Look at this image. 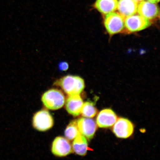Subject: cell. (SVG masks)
<instances>
[{
    "label": "cell",
    "mask_w": 160,
    "mask_h": 160,
    "mask_svg": "<svg viewBox=\"0 0 160 160\" xmlns=\"http://www.w3.org/2000/svg\"><path fill=\"white\" fill-rule=\"evenodd\" d=\"M135 1L138 3L139 2H140L144 1V0H135Z\"/></svg>",
    "instance_id": "d6986e66"
},
{
    "label": "cell",
    "mask_w": 160,
    "mask_h": 160,
    "mask_svg": "<svg viewBox=\"0 0 160 160\" xmlns=\"http://www.w3.org/2000/svg\"><path fill=\"white\" fill-rule=\"evenodd\" d=\"M133 130V125L131 122L123 118L117 119L113 128V133L120 138L126 139L131 137Z\"/></svg>",
    "instance_id": "8992f818"
},
{
    "label": "cell",
    "mask_w": 160,
    "mask_h": 160,
    "mask_svg": "<svg viewBox=\"0 0 160 160\" xmlns=\"http://www.w3.org/2000/svg\"><path fill=\"white\" fill-rule=\"evenodd\" d=\"M80 132L77 125V121H72L66 128L65 132V137L69 141H72Z\"/></svg>",
    "instance_id": "9a60e30c"
},
{
    "label": "cell",
    "mask_w": 160,
    "mask_h": 160,
    "mask_svg": "<svg viewBox=\"0 0 160 160\" xmlns=\"http://www.w3.org/2000/svg\"><path fill=\"white\" fill-rule=\"evenodd\" d=\"M117 119V116L112 110L105 109L102 110L98 115L97 123L99 128H108L113 126Z\"/></svg>",
    "instance_id": "30bf717a"
},
{
    "label": "cell",
    "mask_w": 160,
    "mask_h": 160,
    "mask_svg": "<svg viewBox=\"0 0 160 160\" xmlns=\"http://www.w3.org/2000/svg\"><path fill=\"white\" fill-rule=\"evenodd\" d=\"M138 3L135 0H119L117 9L124 18L135 14L137 11Z\"/></svg>",
    "instance_id": "7c38bea8"
},
{
    "label": "cell",
    "mask_w": 160,
    "mask_h": 160,
    "mask_svg": "<svg viewBox=\"0 0 160 160\" xmlns=\"http://www.w3.org/2000/svg\"><path fill=\"white\" fill-rule=\"evenodd\" d=\"M148 1L153 3H157L159 1V0H148Z\"/></svg>",
    "instance_id": "ac0fdd59"
},
{
    "label": "cell",
    "mask_w": 160,
    "mask_h": 160,
    "mask_svg": "<svg viewBox=\"0 0 160 160\" xmlns=\"http://www.w3.org/2000/svg\"><path fill=\"white\" fill-rule=\"evenodd\" d=\"M106 30L110 35L121 32L125 28V18L119 13H110L106 14L104 21Z\"/></svg>",
    "instance_id": "3957f363"
},
{
    "label": "cell",
    "mask_w": 160,
    "mask_h": 160,
    "mask_svg": "<svg viewBox=\"0 0 160 160\" xmlns=\"http://www.w3.org/2000/svg\"><path fill=\"white\" fill-rule=\"evenodd\" d=\"M118 4L117 0H97L95 7L100 12L106 15L115 11Z\"/></svg>",
    "instance_id": "4fadbf2b"
},
{
    "label": "cell",
    "mask_w": 160,
    "mask_h": 160,
    "mask_svg": "<svg viewBox=\"0 0 160 160\" xmlns=\"http://www.w3.org/2000/svg\"><path fill=\"white\" fill-rule=\"evenodd\" d=\"M97 110L92 103L87 102L83 103L81 113L83 117L93 118L97 115Z\"/></svg>",
    "instance_id": "2e32d148"
},
{
    "label": "cell",
    "mask_w": 160,
    "mask_h": 160,
    "mask_svg": "<svg viewBox=\"0 0 160 160\" xmlns=\"http://www.w3.org/2000/svg\"><path fill=\"white\" fill-rule=\"evenodd\" d=\"M53 124V118L47 110L38 112L33 117V127L38 131H47L51 129Z\"/></svg>",
    "instance_id": "277c9868"
},
{
    "label": "cell",
    "mask_w": 160,
    "mask_h": 160,
    "mask_svg": "<svg viewBox=\"0 0 160 160\" xmlns=\"http://www.w3.org/2000/svg\"><path fill=\"white\" fill-rule=\"evenodd\" d=\"M139 15L148 20H153L159 15V8L155 3L147 1L140 2L137 11Z\"/></svg>",
    "instance_id": "ba28073f"
},
{
    "label": "cell",
    "mask_w": 160,
    "mask_h": 160,
    "mask_svg": "<svg viewBox=\"0 0 160 160\" xmlns=\"http://www.w3.org/2000/svg\"><path fill=\"white\" fill-rule=\"evenodd\" d=\"M66 102V109L70 114L77 117L81 113L83 101L79 94L69 95Z\"/></svg>",
    "instance_id": "8fae6325"
},
{
    "label": "cell",
    "mask_w": 160,
    "mask_h": 160,
    "mask_svg": "<svg viewBox=\"0 0 160 160\" xmlns=\"http://www.w3.org/2000/svg\"><path fill=\"white\" fill-rule=\"evenodd\" d=\"M54 85L60 87L68 95L80 94L84 89L85 82L78 76L68 75L56 81Z\"/></svg>",
    "instance_id": "6da1fadb"
},
{
    "label": "cell",
    "mask_w": 160,
    "mask_h": 160,
    "mask_svg": "<svg viewBox=\"0 0 160 160\" xmlns=\"http://www.w3.org/2000/svg\"><path fill=\"white\" fill-rule=\"evenodd\" d=\"M52 152L58 157H64L73 152V150L68 140L58 137L56 138L52 143Z\"/></svg>",
    "instance_id": "52a82bcc"
},
{
    "label": "cell",
    "mask_w": 160,
    "mask_h": 160,
    "mask_svg": "<svg viewBox=\"0 0 160 160\" xmlns=\"http://www.w3.org/2000/svg\"><path fill=\"white\" fill-rule=\"evenodd\" d=\"M42 101L47 108L56 110L61 108L64 105L65 98L60 90L51 89L43 94Z\"/></svg>",
    "instance_id": "7a4b0ae2"
},
{
    "label": "cell",
    "mask_w": 160,
    "mask_h": 160,
    "mask_svg": "<svg viewBox=\"0 0 160 160\" xmlns=\"http://www.w3.org/2000/svg\"><path fill=\"white\" fill-rule=\"evenodd\" d=\"M77 122L80 133L89 140L92 138L97 128L94 120L82 118L78 120Z\"/></svg>",
    "instance_id": "9c48e42d"
},
{
    "label": "cell",
    "mask_w": 160,
    "mask_h": 160,
    "mask_svg": "<svg viewBox=\"0 0 160 160\" xmlns=\"http://www.w3.org/2000/svg\"><path fill=\"white\" fill-rule=\"evenodd\" d=\"M73 151L78 155L85 156L88 149V143L86 138L80 132L75 138L72 143Z\"/></svg>",
    "instance_id": "5bb4252c"
},
{
    "label": "cell",
    "mask_w": 160,
    "mask_h": 160,
    "mask_svg": "<svg viewBox=\"0 0 160 160\" xmlns=\"http://www.w3.org/2000/svg\"><path fill=\"white\" fill-rule=\"evenodd\" d=\"M59 68L60 70L61 71H67L69 68L68 63L65 62H62L59 64Z\"/></svg>",
    "instance_id": "e0dca14e"
},
{
    "label": "cell",
    "mask_w": 160,
    "mask_h": 160,
    "mask_svg": "<svg viewBox=\"0 0 160 160\" xmlns=\"http://www.w3.org/2000/svg\"><path fill=\"white\" fill-rule=\"evenodd\" d=\"M125 18V27L131 32L142 31L151 25L149 20L139 15L135 14Z\"/></svg>",
    "instance_id": "5b68a950"
}]
</instances>
